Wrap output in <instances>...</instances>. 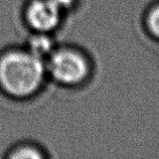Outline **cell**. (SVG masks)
<instances>
[{
    "label": "cell",
    "mask_w": 159,
    "mask_h": 159,
    "mask_svg": "<svg viewBox=\"0 0 159 159\" xmlns=\"http://www.w3.org/2000/svg\"><path fill=\"white\" fill-rule=\"evenodd\" d=\"M43 77V61L29 52H12L0 61V83L13 96L25 97L34 93Z\"/></svg>",
    "instance_id": "cell-1"
},
{
    "label": "cell",
    "mask_w": 159,
    "mask_h": 159,
    "mask_svg": "<svg viewBox=\"0 0 159 159\" xmlns=\"http://www.w3.org/2000/svg\"><path fill=\"white\" fill-rule=\"evenodd\" d=\"M48 68L54 79L69 85L80 83L88 74V64L85 58L69 49L53 52L48 57Z\"/></svg>",
    "instance_id": "cell-2"
},
{
    "label": "cell",
    "mask_w": 159,
    "mask_h": 159,
    "mask_svg": "<svg viewBox=\"0 0 159 159\" xmlns=\"http://www.w3.org/2000/svg\"><path fill=\"white\" fill-rule=\"evenodd\" d=\"M61 10L53 0H35L27 8V20L35 30L49 31L60 22Z\"/></svg>",
    "instance_id": "cell-3"
},
{
    "label": "cell",
    "mask_w": 159,
    "mask_h": 159,
    "mask_svg": "<svg viewBox=\"0 0 159 159\" xmlns=\"http://www.w3.org/2000/svg\"><path fill=\"white\" fill-rule=\"evenodd\" d=\"M28 52L43 61V58L48 57L53 52L52 41L49 39V37L43 34L33 36L29 43Z\"/></svg>",
    "instance_id": "cell-4"
},
{
    "label": "cell",
    "mask_w": 159,
    "mask_h": 159,
    "mask_svg": "<svg viewBox=\"0 0 159 159\" xmlns=\"http://www.w3.org/2000/svg\"><path fill=\"white\" fill-rule=\"evenodd\" d=\"M147 24L152 34L159 39V4L150 11L147 19Z\"/></svg>",
    "instance_id": "cell-5"
},
{
    "label": "cell",
    "mask_w": 159,
    "mask_h": 159,
    "mask_svg": "<svg viewBox=\"0 0 159 159\" xmlns=\"http://www.w3.org/2000/svg\"><path fill=\"white\" fill-rule=\"evenodd\" d=\"M13 157H16V158H36V157H40V154L39 153H36L34 150L32 149H28V148H24V149H21L19 150L18 152H16Z\"/></svg>",
    "instance_id": "cell-6"
},
{
    "label": "cell",
    "mask_w": 159,
    "mask_h": 159,
    "mask_svg": "<svg viewBox=\"0 0 159 159\" xmlns=\"http://www.w3.org/2000/svg\"><path fill=\"white\" fill-rule=\"evenodd\" d=\"M53 1L56 2L61 8H64L66 6H70V4L73 3L74 0H53Z\"/></svg>",
    "instance_id": "cell-7"
}]
</instances>
